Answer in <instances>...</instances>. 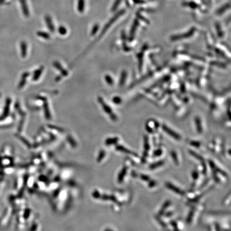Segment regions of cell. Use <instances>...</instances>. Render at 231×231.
<instances>
[{
	"label": "cell",
	"instance_id": "6da1fadb",
	"mask_svg": "<svg viewBox=\"0 0 231 231\" xmlns=\"http://www.w3.org/2000/svg\"><path fill=\"white\" fill-rule=\"evenodd\" d=\"M11 103V99L10 98H8L6 101V104L4 106L3 113L0 117V120H3L4 119L6 118V117H8V116L9 115Z\"/></svg>",
	"mask_w": 231,
	"mask_h": 231
},
{
	"label": "cell",
	"instance_id": "7a4b0ae2",
	"mask_svg": "<svg viewBox=\"0 0 231 231\" xmlns=\"http://www.w3.org/2000/svg\"><path fill=\"white\" fill-rule=\"evenodd\" d=\"M124 13H125V11H124V10H121V11H119L118 13H117L116 15H115V16H113V17H112V19H111V20L109 21L108 23V24L106 25V26L104 27V28L103 29L102 32L101 33V35H103V34L104 32H106V31L107 30V29H109V27L112 24L115 22L116 20L118 19L120 16H122V15Z\"/></svg>",
	"mask_w": 231,
	"mask_h": 231
},
{
	"label": "cell",
	"instance_id": "3957f363",
	"mask_svg": "<svg viewBox=\"0 0 231 231\" xmlns=\"http://www.w3.org/2000/svg\"><path fill=\"white\" fill-rule=\"evenodd\" d=\"M165 186L168 189L173 191V192L176 193L177 194H179L180 195H183L185 194V192H183L182 190H181L176 186H174L171 183H165Z\"/></svg>",
	"mask_w": 231,
	"mask_h": 231
},
{
	"label": "cell",
	"instance_id": "277c9868",
	"mask_svg": "<svg viewBox=\"0 0 231 231\" xmlns=\"http://www.w3.org/2000/svg\"><path fill=\"white\" fill-rule=\"evenodd\" d=\"M194 32H195V28H192L189 31V32H187L185 34H183V35L174 36L172 38V40H179V39H181V38H188V37L190 36L191 35H192Z\"/></svg>",
	"mask_w": 231,
	"mask_h": 231
},
{
	"label": "cell",
	"instance_id": "5b68a950",
	"mask_svg": "<svg viewBox=\"0 0 231 231\" xmlns=\"http://www.w3.org/2000/svg\"><path fill=\"white\" fill-rule=\"evenodd\" d=\"M162 127H163L164 131L166 132L169 135H170V136H171L172 138L176 139V140H180V136L177 133H176V132H174L173 131H172V130L170 129L168 127H167L165 125H163Z\"/></svg>",
	"mask_w": 231,
	"mask_h": 231
},
{
	"label": "cell",
	"instance_id": "8992f818",
	"mask_svg": "<svg viewBox=\"0 0 231 231\" xmlns=\"http://www.w3.org/2000/svg\"><path fill=\"white\" fill-rule=\"evenodd\" d=\"M98 101H99L100 104H101V106H102L103 109L104 110V111H105L106 113H108V114L112 115V110L110 109V108L109 107V106H108V105L106 104V103L104 102L103 99L102 98L99 97V98L98 99Z\"/></svg>",
	"mask_w": 231,
	"mask_h": 231
},
{
	"label": "cell",
	"instance_id": "52a82bcc",
	"mask_svg": "<svg viewBox=\"0 0 231 231\" xmlns=\"http://www.w3.org/2000/svg\"><path fill=\"white\" fill-rule=\"evenodd\" d=\"M171 202L169 200L166 201L165 202H164L163 205H162V208L160 209V211L158 213L159 216H162V215H163L164 212L165 211V210H166V209L168 208L169 207V206L171 205Z\"/></svg>",
	"mask_w": 231,
	"mask_h": 231
},
{
	"label": "cell",
	"instance_id": "ba28073f",
	"mask_svg": "<svg viewBox=\"0 0 231 231\" xmlns=\"http://www.w3.org/2000/svg\"><path fill=\"white\" fill-rule=\"evenodd\" d=\"M29 76V74L28 72H25L22 74L21 80L20 81V83H19V85H18L19 88H22L24 86V85H25L26 83V79Z\"/></svg>",
	"mask_w": 231,
	"mask_h": 231
},
{
	"label": "cell",
	"instance_id": "9c48e42d",
	"mask_svg": "<svg viewBox=\"0 0 231 231\" xmlns=\"http://www.w3.org/2000/svg\"><path fill=\"white\" fill-rule=\"evenodd\" d=\"M45 19H46V24H47V25L48 26V27L49 28V29H50V31H51V32H54L55 29L54 26V25H53L52 22V21H51L50 17L49 16H46Z\"/></svg>",
	"mask_w": 231,
	"mask_h": 231
},
{
	"label": "cell",
	"instance_id": "30bf717a",
	"mask_svg": "<svg viewBox=\"0 0 231 231\" xmlns=\"http://www.w3.org/2000/svg\"><path fill=\"white\" fill-rule=\"evenodd\" d=\"M20 49H21V55L22 57H25L27 55V44L25 42H21L20 44Z\"/></svg>",
	"mask_w": 231,
	"mask_h": 231
},
{
	"label": "cell",
	"instance_id": "8fae6325",
	"mask_svg": "<svg viewBox=\"0 0 231 231\" xmlns=\"http://www.w3.org/2000/svg\"><path fill=\"white\" fill-rule=\"evenodd\" d=\"M54 65L57 69L58 70H60L61 71V74H62L64 76H66L67 74H68L67 71L65 70L64 69H63V67L61 66V64H60L57 62H54Z\"/></svg>",
	"mask_w": 231,
	"mask_h": 231
},
{
	"label": "cell",
	"instance_id": "7c38bea8",
	"mask_svg": "<svg viewBox=\"0 0 231 231\" xmlns=\"http://www.w3.org/2000/svg\"><path fill=\"white\" fill-rule=\"evenodd\" d=\"M43 70V67H41L38 69L37 70L35 71L34 74L33 76V80H35V81L38 80L39 78L41 75Z\"/></svg>",
	"mask_w": 231,
	"mask_h": 231
},
{
	"label": "cell",
	"instance_id": "4fadbf2b",
	"mask_svg": "<svg viewBox=\"0 0 231 231\" xmlns=\"http://www.w3.org/2000/svg\"><path fill=\"white\" fill-rule=\"evenodd\" d=\"M164 163V162L163 160H159V161H157L155 163L151 164L149 166V168L151 170L156 169L158 167L162 166L163 165Z\"/></svg>",
	"mask_w": 231,
	"mask_h": 231
},
{
	"label": "cell",
	"instance_id": "5bb4252c",
	"mask_svg": "<svg viewBox=\"0 0 231 231\" xmlns=\"http://www.w3.org/2000/svg\"><path fill=\"white\" fill-rule=\"evenodd\" d=\"M20 1L21 4H22V11L24 13V14L25 16H29V10H28V7L26 5V2L25 0H20Z\"/></svg>",
	"mask_w": 231,
	"mask_h": 231
},
{
	"label": "cell",
	"instance_id": "9a60e30c",
	"mask_svg": "<svg viewBox=\"0 0 231 231\" xmlns=\"http://www.w3.org/2000/svg\"><path fill=\"white\" fill-rule=\"evenodd\" d=\"M117 149H118V150H119L124 152L125 153L131 154L132 155H133V156H135V157H138V154H136L135 153H134V152H132L131 151L123 147H122V146H119V147H117Z\"/></svg>",
	"mask_w": 231,
	"mask_h": 231
},
{
	"label": "cell",
	"instance_id": "2e32d148",
	"mask_svg": "<svg viewBox=\"0 0 231 231\" xmlns=\"http://www.w3.org/2000/svg\"><path fill=\"white\" fill-rule=\"evenodd\" d=\"M189 153H190V154L192 155V156L193 157H194L195 158H196V159H197L198 160H200V161H202V162H203V161H204V158H203V157H202L201 156H200V155H199V154H197V153H195V151L191 150H189Z\"/></svg>",
	"mask_w": 231,
	"mask_h": 231
},
{
	"label": "cell",
	"instance_id": "e0dca14e",
	"mask_svg": "<svg viewBox=\"0 0 231 231\" xmlns=\"http://www.w3.org/2000/svg\"><path fill=\"white\" fill-rule=\"evenodd\" d=\"M44 110H45V114L46 117L47 119L50 118L51 116H50V113L49 109V108H48V103H45Z\"/></svg>",
	"mask_w": 231,
	"mask_h": 231
},
{
	"label": "cell",
	"instance_id": "ac0fdd59",
	"mask_svg": "<svg viewBox=\"0 0 231 231\" xmlns=\"http://www.w3.org/2000/svg\"><path fill=\"white\" fill-rule=\"evenodd\" d=\"M126 173H127V168L126 167H124L123 169V170L121 171L120 173L119 174V176L118 180L120 182H121L123 180L124 178L125 177Z\"/></svg>",
	"mask_w": 231,
	"mask_h": 231
},
{
	"label": "cell",
	"instance_id": "d6986e66",
	"mask_svg": "<svg viewBox=\"0 0 231 231\" xmlns=\"http://www.w3.org/2000/svg\"><path fill=\"white\" fill-rule=\"evenodd\" d=\"M194 215V210H190L187 216V217L186 218V222L187 224H190L192 222Z\"/></svg>",
	"mask_w": 231,
	"mask_h": 231
},
{
	"label": "cell",
	"instance_id": "ffe728a7",
	"mask_svg": "<svg viewBox=\"0 0 231 231\" xmlns=\"http://www.w3.org/2000/svg\"><path fill=\"white\" fill-rule=\"evenodd\" d=\"M85 7V1L84 0H79L78 1V11L82 13L83 12Z\"/></svg>",
	"mask_w": 231,
	"mask_h": 231
},
{
	"label": "cell",
	"instance_id": "44dd1931",
	"mask_svg": "<svg viewBox=\"0 0 231 231\" xmlns=\"http://www.w3.org/2000/svg\"><path fill=\"white\" fill-rule=\"evenodd\" d=\"M171 156L172 157L174 163L176 164V165H178L179 164V160H178V156H177L176 153L175 151H172L171 153Z\"/></svg>",
	"mask_w": 231,
	"mask_h": 231
},
{
	"label": "cell",
	"instance_id": "7402d4cb",
	"mask_svg": "<svg viewBox=\"0 0 231 231\" xmlns=\"http://www.w3.org/2000/svg\"><path fill=\"white\" fill-rule=\"evenodd\" d=\"M38 35L40 36V37L43 38H46V39H49L50 38V36L49 35V34L45 33L43 32H38Z\"/></svg>",
	"mask_w": 231,
	"mask_h": 231
},
{
	"label": "cell",
	"instance_id": "603a6c76",
	"mask_svg": "<svg viewBox=\"0 0 231 231\" xmlns=\"http://www.w3.org/2000/svg\"><path fill=\"white\" fill-rule=\"evenodd\" d=\"M105 80H106V82L109 85H111L113 83V80H112V78L109 75H106V77H105Z\"/></svg>",
	"mask_w": 231,
	"mask_h": 231
},
{
	"label": "cell",
	"instance_id": "cb8c5ba5",
	"mask_svg": "<svg viewBox=\"0 0 231 231\" xmlns=\"http://www.w3.org/2000/svg\"><path fill=\"white\" fill-rule=\"evenodd\" d=\"M58 32L62 35H65L66 33V29L63 26H61L58 29Z\"/></svg>",
	"mask_w": 231,
	"mask_h": 231
},
{
	"label": "cell",
	"instance_id": "d4e9b609",
	"mask_svg": "<svg viewBox=\"0 0 231 231\" xmlns=\"http://www.w3.org/2000/svg\"><path fill=\"white\" fill-rule=\"evenodd\" d=\"M229 6V4H228L227 5H225V6H224L223 7H222L220 9L218 10L217 13H218V14H221V13H222L223 12H224L225 10H226V9H228V6Z\"/></svg>",
	"mask_w": 231,
	"mask_h": 231
},
{
	"label": "cell",
	"instance_id": "484cf974",
	"mask_svg": "<svg viewBox=\"0 0 231 231\" xmlns=\"http://www.w3.org/2000/svg\"><path fill=\"white\" fill-rule=\"evenodd\" d=\"M162 155V151L161 149H157L153 153V156L155 157H158Z\"/></svg>",
	"mask_w": 231,
	"mask_h": 231
},
{
	"label": "cell",
	"instance_id": "4316f807",
	"mask_svg": "<svg viewBox=\"0 0 231 231\" xmlns=\"http://www.w3.org/2000/svg\"><path fill=\"white\" fill-rule=\"evenodd\" d=\"M120 2H121V0H116L113 6H112V11H114V10H115L116 9V8L118 6L119 4V3H120Z\"/></svg>",
	"mask_w": 231,
	"mask_h": 231
},
{
	"label": "cell",
	"instance_id": "83f0119b",
	"mask_svg": "<svg viewBox=\"0 0 231 231\" xmlns=\"http://www.w3.org/2000/svg\"><path fill=\"white\" fill-rule=\"evenodd\" d=\"M140 178H141V179L144 181H149L150 180L149 176H148L147 175H145V174H141L140 176Z\"/></svg>",
	"mask_w": 231,
	"mask_h": 231
},
{
	"label": "cell",
	"instance_id": "f1b7e54d",
	"mask_svg": "<svg viewBox=\"0 0 231 231\" xmlns=\"http://www.w3.org/2000/svg\"><path fill=\"white\" fill-rule=\"evenodd\" d=\"M99 25H98L97 24H96V25H94V27H93V29H92V33H91L92 35H94V34L96 33V32L97 31V29H99Z\"/></svg>",
	"mask_w": 231,
	"mask_h": 231
},
{
	"label": "cell",
	"instance_id": "f546056e",
	"mask_svg": "<svg viewBox=\"0 0 231 231\" xmlns=\"http://www.w3.org/2000/svg\"><path fill=\"white\" fill-rule=\"evenodd\" d=\"M192 178H193V179H197V178H199V173L197 171H193L192 172Z\"/></svg>",
	"mask_w": 231,
	"mask_h": 231
},
{
	"label": "cell",
	"instance_id": "4dcf8cb0",
	"mask_svg": "<svg viewBox=\"0 0 231 231\" xmlns=\"http://www.w3.org/2000/svg\"><path fill=\"white\" fill-rule=\"evenodd\" d=\"M149 184H148V187H150V188H153V187H154L156 185V181H154V180H149Z\"/></svg>",
	"mask_w": 231,
	"mask_h": 231
},
{
	"label": "cell",
	"instance_id": "1f68e13d",
	"mask_svg": "<svg viewBox=\"0 0 231 231\" xmlns=\"http://www.w3.org/2000/svg\"><path fill=\"white\" fill-rule=\"evenodd\" d=\"M125 78H126V73H125V72H123V73L122 74V78H121L120 81L121 85H122L123 83H124V81H125Z\"/></svg>",
	"mask_w": 231,
	"mask_h": 231
},
{
	"label": "cell",
	"instance_id": "d6a6232c",
	"mask_svg": "<svg viewBox=\"0 0 231 231\" xmlns=\"http://www.w3.org/2000/svg\"><path fill=\"white\" fill-rule=\"evenodd\" d=\"M156 219H157V221H158V223L160 224V225H162L164 228L166 227V224L164 223L163 221H162L160 219V218L156 217Z\"/></svg>",
	"mask_w": 231,
	"mask_h": 231
},
{
	"label": "cell",
	"instance_id": "836d02e7",
	"mask_svg": "<svg viewBox=\"0 0 231 231\" xmlns=\"http://www.w3.org/2000/svg\"><path fill=\"white\" fill-rule=\"evenodd\" d=\"M190 144H192L193 146L197 148H199L200 147V144L199 142H195V141H193V142L192 141L190 143Z\"/></svg>",
	"mask_w": 231,
	"mask_h": 231
},
{
	"label": "cell",
	"instance_id": "e575fe53",
	"mask_svg": "<svg viewBox=\"0 0 231 231\" xmlns=\"http://www.w3.org/2000/svg\"><path fill=\"white\" fill-rule=\"evenodd\" d=\"M117 141V139L115 138V139H110V140H109L108 142L110 143V144H113V143H115V142H116Z\"/></svg>",
	"mask_w": 231,
	"mask_h": 231
},
{
	"label": "cell",
	"instance_id": "d590c367",
	"mask_svg": "<svg viewBox=\"0 0 231 231\" xmlns=\"http://www.w3.org/2000/svg\"><path fill=\"white\" fill-rule=\"evenodd\" d=\"M203 173H204V174H205V173H206V165H205V164L204 163V162H203Z\"/></svg>",
	"mask_w": 231,
	"mask_h": 231
},
{
	"label": "cell",
	"instance_id": "8d00e7d4",
	"mask_svg": "<svg viewBox=\"0 0 231 231\" xmlns=\"http://www.w3.org/2000/svg\"><path fill=\"white\" fill-rule=\"evenodd\" d=\"M120 99L119 98H118V97H115V98H114L113 99V101H114V102L115 103H118L119 102V101H120Z\"/></svg>",
	"mask_w": 231,
	"mask_h": 231
},
{
	"label": "cell",
	"instance_id": "74e56055",
	"mask_svg": "<svg viewBox=\"0 0 231 231\" xmlns=\"http://www.w3.org/2000/svg\"><path fill=\"white\" fill-rule=\"evenodd\" d=\"M172 212H167V214H165V216H167V217H170L171 216H172Z\"/></svg>",
	"mask_w": 231,
	"mask_h": 231
},
{
	"label": "cell",
	"instance_id": "f35d334b",
	"mask_svg": "<svg viewBox=\"0 0 231 231\" xmlns=\"http://www.w3.org/2000/svg\"><path fill=\"white\" fill-rule=\"evenodd\" d=\"M216 231H220V227H219V225H216Z\"/></svg>",
	"mask_w": 231,
	"mask_h": 231
}]
</instances>
